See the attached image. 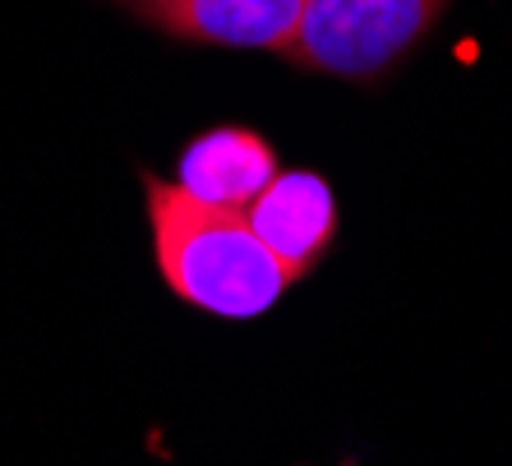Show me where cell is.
Masks as SVG:
<instances>
[{
	"mask_svg": "<svg viewBox=\"0 0 512 466\" xmlns=\"http://www.w3.org/2000/svg\"><path fill=\"white\" fill-rule=\"evenodd\" d=\"M157 273L185 305L217 319H259L286 296L291 277L263 250L250 217L208 208L176 180L143 176Z\"/></svg>",
	"mask_w": 512,
	"mask_h": 466,
	"instance_id": "cell-1",
	"label": "cell"
},
{
	"mask_svg": "<svg viewBox=\"0 0 512 466\" xmlns=\"http://www.w3.org/2000/svg\"><path fill=\"white\" fill-rule=\"evenodd\" d=\"M448 0H305L286 60L333 79H379L434 28Z\"/></svg>",
	"mask_w": 512,
	"mask_h": 466,
	"instance_id": "cell-2",
	"label": "cell"
},
{
	"mask_svg": "<svg viewBox=\"0 0 512 466\" xmlns=\"http://www.w3.org/2000/svg\"><path fill=\"white\" fill-rule=\"evenodd\" d=\"M263 250L286 268L291 282L314 273L337 240V194L314 171H277V180L245 208Z\"/></svg>",
	"mask_w": 512,
	"mask_h": 466,
	"instance_id": "cell-3",
	"label": "cell"
},
{
	"mask_svg": "<svg viewBox=\"0 0 512 466\" xmlns=\"http://www.w3.org/2000/svg\"><path fill=\"white\" fill-rule=\"evenodd\" d=\"M277 171L282 162L263 134L245 130V125H217L180 148L176 185L208 208L245 213L277 180Z\"/></svg>",
	"mask_w": 512,
	"mask_h": 466,
	"instance_id": "cell-4",
	"label": "cell"
},
{
	"mask_svg": "<svg viewBox=\"0 0 512 466\" xmlns=\"http://www.w3.org/2000/svg\"><path fill=\"white\" fill-rule=\"evenodd\" d=\"M153 19L199 47L286 56L305 19V0H171Z\"/></svg>",
	"mask_w": 512,
	"mask_h": 466,
	"instance_id": "cell-5",
	"label": "cell"
},
{
	"mask_svg": "<svg viewBox=\"0 0 512 466\" xmlns=\"http://www.w3.org/2000/svg\"><path fill=\"white\" fill-rule=\"evenodd\" d=\"M139 5H143V10H148V14H157V10H162V5H171V0H139Z\"/></svg>",
	"mask_w": 512,
	"mask_h": 466,
	"instance_id": "cell-6",
	"label": "cell"
}]
</instances>
